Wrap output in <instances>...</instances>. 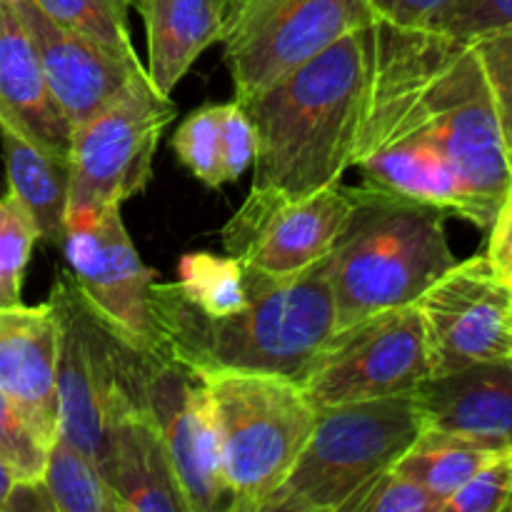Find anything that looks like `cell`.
I'll return each instance as SVG.
<instances>
[{"mask_svg": "<svg viewBox=\"0 0 512 512\" xmlns=\"http://www.w3.org/2000/svg\"><path fill=\"white\" fill-rule=\"evenodd\" d=\"M365 188L493 225L512 188L498 105L473 40L373 23L353 148Z\"/></svg>", "mask_w": 512, "mask_h": 512, "instance_id": "1", "label": "cell"}, {"mask_svg": "<svg viewBox=\"0 0 512 512\" xmlns=\"http://www.w3.org/2000/svg\"><path fill=\"white\" fill-rule=\"evenodd\" d=\"M248 305L228 318H208L185 300L178 283H153V320L160 353L198 375L240 370L303 383L335 333L330 263L288 278L245 268Z\"/></svg>", "mask_w": 512, "mask_h": 512, "instance_id": "2", "label": "cell"}, {"mask_svg": "<svg viewBox=\"0 0 512 512\" xmlns=\"http://www.w3.org/2000/svg\"><path fill=\"white\" fill-rule=\"evenodd\" d=\"M370 65L373 25L240 103L258 135L253 188L305 198L343 180L353 165Z\"/></svg>", "mask_w": 512, "mask_h": 512, "instance_id": "3", "label": "cell"}, {"mask_svg": "<svg viewBox=\"0 0 512 512\" xmlns=\"http://www.w3.org/2000/svg\"><path fill=\"white\" fill-rule=\"evenodd\" d=\"M445 218L448 213L433 205L363 185V200L328 255L335 333L370 315L415 305L458 263Z\"/></svg>", "mask_w": 512, "mask_h": 512, "instance_id": "4", "label": "cell"}, {"mask_svg": "<svg viewBox=\"0 0 512 512\" xmlns=\"http://www.w3.org/2000/svg\"><path fill=\"white\" fill-rule=\"evenodd\" d=\"M420 433L413 393L318 410L303 453L260 512H350Z\"/></svg>", "mask_w": 512, "mask_h": 512, "instance_id": "5", "label": "cell"}, {"mask_svg": "<svg viewBox=\"0 0 512 512\" xmlns=\"http://www.w3.org/2000/svg\"><path fill=\"white\" fill-rule=\"evenodd\" d=\"M213 403L233 512H260L303 453L318 408L298 380L268 373L200 375Z\"/></svg>", "mask_w": 512, "mask_h": 512, "instance_id": "6", "label": "cell"}, {"mask_svg": "<svg viewBox=\"0 0 512 512\" xmlns=\"http://www.w3.org/2000/svg\"><path fill=\"white\" fill-rule=\"evenodd\" d=\"M175 118V103L148 75L70 135V190L65 225L95 218L143 193L153 178L160 135Z\"/></svg>", "mask_w": 512, "mask_h": 512, "instance_id": "7", "label": "cell"}, {"mask_svg": "<svg viewBox=\"0 0 512 512\" xmlns=\"http://www.w3.org/2000/svg\"><path fill=\"white\" fill-rule=\"evenodd\" d=\"M48 303L58 320V435L103 473L108 425L125 395V338L95 313L70 270Z\"/></svg>", "mask_w": 512, "mask_h": 512, "instance_id": "8", "label": "cell"}, {"mask_svg": "<svg viewBox=\"0 0 512 512\" xmlns=\"http://www.w3.org/2000/svg\"><path fill=\"white\" fill-rule=\"evenodd\" d=\"M125 385L158 423L190 510H233L205 380L178 360L128 340Z\"/></svg>", "mask_w": 512, "mask_h": 512, "instance_id": "9", "label": "cell"}, {"mask_svg": "<svg viewBox=\"0 0 512 512\" xmlns=\"http://www.w3.org/2000/svg\"><path fill=\"white\" fill-rule=\"evenodd\" d=\"M430 378L428 340L418 305L370 315L338 330L303 378L318 410L410 395Z\"/></svg>", "mask_w": 512, "mask_h": 512, "instance_id": "10", "label": "cell"}, {"mask_svg": "<svg viewBox=\"0 0 512 512\" xmlns=\"http://www.w3.org/2000/svg\"><path fill=\"white\" fill-rule=\"evenodd\" d=\"M363 200V185L343 180L305 198L250 188L245 203L223 228V248L245 268L270 278H288L313 268L333 253L335 243Z\"/></svg>", "mask_w": 512, "mask_h": 512, "instance_id": "11", "label": "cell"}, {"mask_svg": "<svg viewBox=\"0 0 512 512\" xmlns=\"http://www.w3.org/2000/svg\"><path fill=\"white\" fill-rule=\"evenodd\" d=\"M430 378L512 358V293L485 255L455 263L418 300Z\"/></svg>", "mask_w": 512, "mask_h": 512, "instance_id": "12", "label": "cell"}, {"mask_svg": "<svg viewBox=\"0 0 512 512\" xmlns=\"http://www.w3.org/2000/svg\"><path fill=\"white\" fill-rule=\"evenodd\" d=\"M375 20L370 0H280L253 25L225 40L235 100L248 103Z\"/></svg>", "mask_w": 512, "mask_h": 512, "instance_id": "13", "label": "cell"}, {"mask_svg": "<svg viewBox=\"0 0 512 512\" xmlns=\"http://www.w3.org/2000/svg\"><path fill=\"white\" fill-rule=\"evenodd\" d=\"M60 245L75 285L95 313L133 345L160 353L150 305L158 273L140 260L120 218V205L65 225Z\"/></svg>", "mask_w": 512, "mask_h": 512, "instance_id": "14", "label": "cell"}, {"mask_svg": "<svg viewBox=\"0 0 512 512\" xmlns=\"http://www.w3.org/2000/svg\"><path fill=\"white\" fill-rule=\"evenodd\" d=\"M33 38L40 68L55 105L70 128L113 103L138 78L148 75L140 60H128L50 20L33 0H15Z\"/></svg>", "mask_w": 512, "mask_h": 512, "instance_id": "15", "label": "cell"}, {"mask_svg": "<svg viewBox=\"0 0 512 512\" xmlns=\"http://www.w3.org/2000/svg\"><path fill=\"white\" fill-rule=\"evenodd\" d=\"M0 390L50 448L58 438V320L48 300L0 310Z\"/></svg>", "mask_w": 512, "mask_h": 512, "instance_id": "16", "label": "cell"}, {"mask_svg": "<svg viewBox=\"0 0 512 512\" xmlns=\"http://www.w3.org/2000/svg\"><path fill=\"white\" fill-rule=\"evenodd\" d=\"M103 475L128 512H193L158 423L128 388L110 418Z\"/></svg>", "mask_w": 512, "mask_h": 512, "instance_id": "17", "label": "cell"}, {"mask_svg": "<svg viewBox=\"0 0 512 512\" xmlns=\"http://www.w3.org/2000/svg\"><path fill=\"white\" fill-rule=\"evenodd\" d=\"M423 430L512 448V358L433 375L413 390Z\"/></svg>", "mask_w": 512, "mask_h": 512, "instance_id": "18", "label": "cell"}, {"mask_svg": "<svg viewBox=\"0 0 512 512\" xmlns=\"http://www.w3.org/2000/svg\"><path fill=\"white\" fill-rule=\"evenodd\" d=\"M0 128L68 163L73 128L50 95L15 0H0Z\"/></svg>", "mask_w": 512, "mask_h": 512, "instance_id": "19", "label": "cell"}, {"mask_svg": "<svg viewBox=\"0 0 512 512\" xmlns=\"http://www.w3.org/2000/svg\"><path fill=\"white\" fill-rule=\"evenodd\" d=\"M135 10L145 23L148 78L170 98L190 65L223 40L228 0H138Z\"/></svg>", "mask_w": 512, "mask_h": 512, "instance_id": "20", "label": "cell"}, {"mask_svg": "<svg viewBox=\"0 0 512 512\" xmlns=\"http://www.w3.org/2000/svg\"><path fill=\"white\" fill-rule=\"evenodd\" d=\"M8 190L20 200L43 243H63L68 213L70 165L0 128Z\"/></svg>", "mask_w": 512, "mask_h": 512, "instance_id": "21", "label": "cell"}, {"mask_svg": "<svg viewBox=\"0 0 512 512\" xmlns=\"http://www.w3.org/2000/svg\"><path fill=\"white\" fill-rule=\"evenodd\" d=\"M505 450L512 448H500V445L463 438V435L423 430L415 443L405 450L403 458L393 465V470L423 485L445 505V500L455 490L463 488L480 468H485Z\"/></svg>", "mask_w": 512, "mask_h": 512, "instance_id": "22", "label": "cell"}, {"mask_svg": "<svg viewBox=\"0 0 512 512\" xmlns=\"http://www.w3.org/2000/svg\"><path fill=\"white\" fill-rule=\"evenodd\" d=\"M40 483L55 512H128L98 465L60 435L48 448Z\"/></svg>", "mask_w": 512, "mask_h": 512, "instance_id": "23", "label": "cell"}, {"mask_svg": "<svg viewBox=\"0 0 512 512\" xmlns=\"http://www.w3.org/2000/svg\"><path fill=\"white\" fill-rule=\"evenodd\" d=\"M178 288L208 318H228L248 305L245 265L235 255L190 253L178 263Z\"/></svg>", "mask_w": 512, "mask_h": 512, "instance_id": "24", "label": "cell"}, {"mask_svg": "<svg viewBox=\"0 0 512 512\" xmlns=\"http://www.w3.org/2000/svg\"><path fill=\"white\" fill-rule=\"evenodd\" d=\"M50 20L113 50L128 60H140L130 40L128 0H33Z\"/></svg>", "mask_w": 512, "mask_h": 512, "instance_id": "25", "label": "cell"}, {"mask_svg": "<svg viewBox=\"0 0 512 512\" xmlns=\"http://www.w3.org/2000/svg\"><path fill=\"white\" fill-rule=\"evenodd\" d=\"M38 240L33 220L13 193H0V310L20 305L23 278Z\"/></svg>", "mask_w": 512, "mask_h": 512, "instance_id": "26", "label": "cell"}, {"mask_svg": "<svg viewBox=\"0 0 512 512\" xmlns=\"http://www.w3.org/2000/svg\"><path fill=\"white\" fill-rule=\"evenodd\" d=\"M173 150L180 163L208 188H223V165H220V128L218 105H203L193 110L173 135Z\"/></svg>", "mask_w": 512, "mask_h": 512, "instance_id": "27", "label": "cell"}, {"mask_svg": "<svg viewBox=\"0 0 512 512\" xmlns=\"http://www.w3.org/2000/svg\"><path fill=\"white\" fill-rule=\"evenodd\" d=\"M0 460L10 468L15 483H38L48 460V445H43V440L30 430L3 390H0Z\"/></svg>", "mask_w": 512, "mask_h": 512, "instance_id": "28", "label": "cell"}, {"mask_svg": "<svg viewBox=\"0 0 512 512\" xmlns=\"http://www.w3.org/2000/svg\"><path fill=\"white\" fill-rule=\"evenodd\" d=\"M512 500V450L480 468L445 500L443 512H508Z\"/></svg>", "mask_w": 512, "mask_h": 512, "instance_id": "29", "label": "cell"}, {"mask_svg": "<svg viewBox=\"0 0 512 512\" xmlns=\"http://www.w3.org/2000/svg\"><path fill=\"white\" fill-rule=\"evenodd\" d=\"M480 55L495 105H498L500 125L508 148H512V28L490 30L473 38Z\"/></svg>", "mask_w": 512, "mask_h": 512, "instance_id": "30", "label": "cell"}, {"mask_svg": "<svg viewBox=\"0 0 512 512\" xmlns=\"http://www.w3.org/2000/svg\"><path fill=\"white\" fill-rule=\"evenodd\" d=\"M218 128L223 178L225 183H235L253 168L255 150H258L255 125L248 110L238 100H230V103L218 105Z\"/></svg>", "mask_w": 512, "mask_h": 512, "instance_id": "31", "label": "cell"}, {"mask_svg": "<svg viewBox=\"0 0 512 512\" xmlns=\"http://www.w3.org/2000/svg\"><path fill=\"white\" fill-rule=\"evenodd\" d=\"M350 512H443V500L390 468L370 483Z\"/></svg>", "mask_w": 512, "mask_h": 512, "instance_id": "32", "label": "cell"}, {"mask_svg": "<svg viewBox=\"0 0 512 512\" xmlns=\"http://www.w3.org/2000/svg\"><path fill=\"white\" fill-rule=\"evenodd\" d=\"M512 28V0H455L430 30L473 40L490 30Z\"/></svg>", "mask_w": 512, "mask_h": 512, "instance_id": "33", "label": "cell"}, {"mask_svg": "<svg viewBox=\"0 0 512 512\" xmlns=\"http://www.w3.org/2000/svg\"><path fill=\"white\" fill-rule=\"evenodd\" d=\"M455 0H370L375 18L400 28H430Z\"/></svg>", "mask_w": 512, "mask_h": 512, "instance_id": "34", "label": "cell"}, {"mask_svg": "<svg viewBox=\"0 0 512 512\" xmlns=\"http://www.w3.org/2000/svg\"><path fill=\"white\" fill-rule=\"evenodd\" d=\"M485 258L495 265L500 275L505 278L512 275V188L490 225V243Z\"/></svg>", "mask_w": 512, "mask_h": 512, "instance_id": "35", "label": "cell"}, {"mask_svg": "<svg viewBox=\"0 0 512 512\" xmlns=\"http://www.w3.org/2000/svg\"><path fill=\"white\" fill-rule=\"evenodd\" d=\"M275 3H280V0H230L223 43L233 38V35H238L240 30L248 28V25H253L255 20H258L260 15L268 13Z\"/></svg>", "mask_w": 512, "mask_h": 512, "instance_id": "36", "label": "cell"}, {"mask_svg": "<svg viewBox=\"0 0 512 512\" xmlns=\"http://www.w3.org/2000/svg\"><path fill=\"white\" fill-rule=\"evenodd\" d=\"M13 488H15L13 473H10L8 465H5L3 460H0V510H5V503H8V498H10V493H13Z\"/></svg>", "mask_w": 512, "mask_h": 512, "instance_id": "37", "label": "cell"}, {"mask_svg": "<svg viewBox=\"0 0 512 512\" xmlns=\"http://www.w3.org/2000/svg\"><path fill=\"white\" fill-rule=\"evenodd\" d=\"M505 280H508V285H510V293H512V275H508V278H505Z\"/></svg>", "mask_w": 512, "mask_h": 512, "instance_id": "38", "label": "cell"}, {"mask_svg": "<svg viewBox=\"0 0 512 512\" xmlns=\"http://www.w3.org/2000/svg\"><path fill=\"white\" fill-rule=\"evenodd\" d=\"M508 158H510V168H512V148H508Z\"/></svg>", "mask_w": 512, "mask_h": 512, "instance_id": "39", "label": "cell"}, {"mask_svg": "<svg viewBox=\"0 0 512 512\" xmlns=\"http://www.w3.org/2000/svg\"><path fill=\"white\" fill-rule=\"evenodd\" d=\"M128 3H130V8H135V3H138V0H128Z\"/></svg>", "mask_w": 512, "mask_h": 512, "instance_id": "40", "label": "cell"}, {"mask_svg": "<svg viewBox=\"0 0 512 512\" xmlns=\"http://www.w3.org/2000/svg\"><path fill=\"white\" fill-rule=\"evenodd\" d=\"M508 512H512V500H510V505H508Z\"/></svg>", "mask_w": 512, "mask_h": 512, "instance_id": "41", "label": "cell"}, {"mask_svg": "<svg viewBox=\"0 0 512 512\" xmlns=\"http://www.w3.org/2000/svg\"><path fill=\"white\" fill-rule=\"evenodd\" d=\"M228 5H230V0H228Z\"/></svg>", "mask_w": 512, "mask_h": 512, "instance_id": "42", "label": "cell"}]
</instances>
